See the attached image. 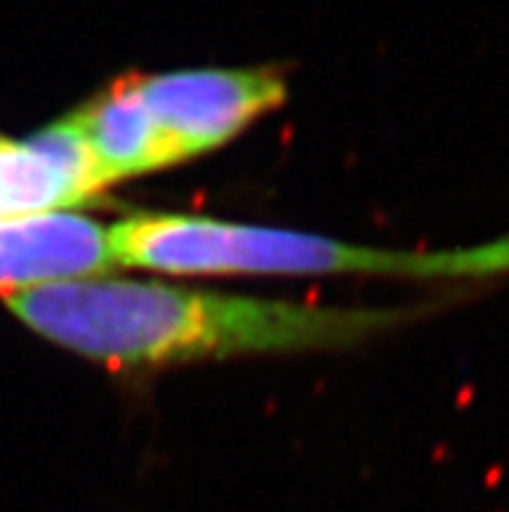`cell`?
<instances>
[{"instance_id":"obj_4","label":"cell","mask_w":509,"mask_h":512,"mask_svg":"<svg viewBox=\"0 0 509 512\" xmlns=\"http://www.w3.org/2000/svg\"><path fill=\"white\" fill-rule=\"evenodd\" d=\"M117 266L110 229L73 211L0 219V289L91 279Z\"/></svg>"},{"instance_id":"obj_3","label":"cell","mask_w":509,"mask_h":512,"mask_svg":"<svg viewBox=\"0 0 509 512\" xmlns=\"http://www.w3.org/2000/svg\"><path fill=\"white\" fill-rule=\"evenodd\" d=\"M138 97L156 125L169 164L219 149L276 110L286 81L276 71H172L133 76Z\"/></svg>"},{"instance_id":"obj_1","label":"cell","mask_w":509,"mask_h":512,"mask_svg":"<svg viewBox=\"0 0 509 512\" xmlns=\"http://www.w3.org/2000/svg\"><path fill=\"white\" fill-rule=\"evenodd\" d=\"M3 299L39 336L110 367L338 349L403 320L400 310L291 305L104 276L16 289Z\"/></svg>"},{"instance_id":"obj_5","label":"cell","mask_w":509,"mask_h":512,"mask_svg":"<svg viewBox=\"0 0 509 512\" xmlns=\"http://www.w3.org/2000/svg\"><path fill=\"white\" fill-rule=\"evenodd\" d=\"M65 120L86 143L104 188L117 180L169 167L162 138L138 97L133 76L117 78L104 94Z\"/></svg>"},{"instance_id":"obj_2","label":"cell","mask_w":509,"mask_h":512,"mask_svg":"<svg viewBox=\"0 0 509 512\" xmlns=\"http://www.w3.org/2000/svg\"><path fill=\"white\" fill-rule=\"evenodd\" d=\"M117 266L162 273H369L426 281L509 279V234L434 253L348 245L289 229L180 214L128 216L110 227Z\"/></svg>"}]
</instances>
